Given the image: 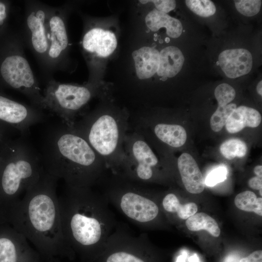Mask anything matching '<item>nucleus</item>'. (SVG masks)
I'll list each match as a JSON object with an SVG mask.
<instances>
[{"mask_svg": "<svg viewBox=\"0 0 262 262\" xmlns=\"http://www.w3.org/2000/svg\"><path fill=\"white\" fill-rule=\"evenodd\" d=\"M162 206L166 213L176 214L182 219H187L197 211V206L194 202L181 204L177 196L173 193L166 194L162 200Z\"/></svg>", "mask_w": 262, "mask_h": 262, "instance_id": "nucleus-22", "label": "nucleus"}, {"mask_svg": "<svg viewBox=\"0 0 262 262\" xmlns=\"http://www.w3.org/2000/svg\"><path fill=\"white\" fill-rule=\"evenodd\" d=\"M125 159L117 174L134 182L144 184L156 178L159 159L142 135L131 131L124 142Z\"/></svg>", "mask_w": 262, "mask_h": 262, "instance_id": "nucleus-9", "label": "nucleus"}, {"mask_svg": "<svg viewBox=\"0 0 262 262\" xmlns=\"http://www.w3.org/2000/svg\"><path fill=\"white\" fill-rule=\"evenodd\" d=\"M38 153L45 170L68 186L93 187L108 170L86 140L62 120L47 129Z\"/></svg>", "mask_w": 262, "mask_h": 262, "instance_id": "nucleus-3", "label": "nucleus"}, {"mask_svg": "<svg viewBox=\"0 0 262 262\" xmlns=\"http://www.w3.org/2000/svg\"><path fill=\"white\" fill-rule=\"evenodd\" d=\"M249 187L254 190H260L262 189V180L261 178L257 176L250 179L248 181Z\"/></svg>", "mask_w": 262, "mask_h": 262, "instance_id": "nucleus-35", "label": "nucleus"}, {"mask_svg": "<svg viewBox=\"0 0 262 262\" xmlns=\"http://www.w3.org/2000/svg\"><path fill=\"white\" fill-rule=\"evenodd\" d=\"M214 96L217 101L218 105H225L230 103L234 99L236 92L231 85L223 83L216 87Z\"/></svg>", "mask_w": 262, "mask_h": 262, "instance_id": "nucleus-28", "label": "nucleus"}, {"mask_svg": "<svg viewBox=\"0 0 262 262\" xmlns=\"http://www.w3.org/2000/svg\"><path fill=\"white\" fill-rule=\"evenodd\" d=\"M28 241L12 227L0 226V262H45Z\"/></svg>", "mask_w": 262, "mask_h": 262, "instance_id": "nucleus-13", "label": "nucleus"}, {"mask_svg": "<svg viewBox=\"0 0 262 262\" xmlns=\"http://www.w3.org/2000/svg\"><path fill=\"white\" fill-rule=\"evenodd\" d=\"M185 3L191 11L201 17L211 16L216 12V7L211 0H187Z\"/></svg>", "mask_w": 262, "mask_h": 262, "instance_id": "nucleus-27", "label": "nucleus"}, {"mask_svg": "<svg viewBox=\"0 0 262 262\" xmlns=\"http://www.w3.org/2000/svg\"><path fill=\"white\" fill-rule=\"evenodd\" d=\"M218 64L228 77L237 78L248 74L252 67V56L245 49H226L218 56Z\"/></svg>", "mask_w": 262, "mask_h": 262, "instance_id": "nucleus-15", "label": "nucleus"}, {"mask_svg": "<svg viewBox=\"0 0 262 262\" xmlns=\"http://www.w3.org/2000/svg\"><path fill=\"white\" fill-rule=\"evenodd\" d=\"M97 184L101 185L100 193L108 203L138 228L148 229L159 217V207L144 184L112 172L106 173Z\"/></svg>", "mask_w": 262, "mask_h": 262, "instance_id": "nucleus-6", "label": "nucleus"}, {"mask_svg": "<svg viewBox=\"0 0 262 262\" xmlns=\"http://www.w3.org/2000/svg\"><path fill=\"white\" fill-rule=\"evenodd\" d=\"M140 1L142 3L153 2L157 10L166 14L174 9L176 7V1L172 0H140Z\"/></svg>", "mask_w": 262, "mask_h": 262, "instance_id": "nucleus-32", "label": "nucleus"}, {"mask_svg": "<svg viewBox=\"0 0 262 262\" xmlns=\"http://www.w3.org/2000/svg\"><path fill=\"white\" fill-rule=\"evenodd\" d=\"M247 147L246 143L237 138H231L224 142L220 147L222 155L228 160L245 156Z\"/></svg>", "mask_w": 262, "mask_h": 262, "instance_id": "nucleus-25", "label": "nucleus"}, {"mask_svg": "<svg viewBox=\"0 0 262 262\" xmlns=\"http://www.w3.org/2000/svg\"><path fill=\"white\" fill-rule=\"evenodd\" d=\"M256 90L257 93L260 95L262 96V81H260L258 83Z\"/></svg>", "mask_w": 262, "mask_h": 262, "instance_id": "nucleus-37", "label": "nucleus"}, {"mask_svg": "<svg viewBox=\"0 0 262 262\" xmlns=\"http://www.w3.org/2000/svg\"><path fill=\"white\" fill-rule=\"evenodd\" d=\"M45 262H61L58 258H52L44 260Z\"/></svg>", "mask_w": 262, "mask_h": 262, "instance_id": "nucleus-38", "label": "nucleus"}, {"mask_svg": "<svg viewBox=\"0 0 262 262\" xmlns=\"http://www.w3.org/2000/svg\"><path fill=\"white\" fill-rule=\"evenodd\" d=\"M177 167L186 190L199 194L205 188V180L194 158L187 153H182L177 160Z\"/></svg>", "mask_w": 262, "mask_h": 262, "instance_id": "nucleus-17", "label": "nucleus"}, {"mask_svg": "<svg viewBox=\"0 0 262 262\" xmlns=\"http://www.w3.org/2000/svg\"><path fill=\"white\" fill-rule=\"evenodd\" d=\"M236 108V104L233 103L225 105H218L210 119V125L212 130L215 132L220 131Z\"/></svg>", "mask_w": 262, "mask_h": 262, "instance_id": "nucleus-26", "label": "nucleus"}, {"mask_svg": "<svg viewBox=\"0 0 262 262\" xmlns=\"http://www.w3.org/2000/svg\"><path fill=\"white\" fill-rule=\"evenodd\" d=\"M93 262H153V258L146 236L144 233L135 235L117 223Z\"/></svg>", "mask_w": 262, "mask_h": 262, "instance_id": "nucleus-10", "label": "nucleus"}, {"mask_svg": "<svg viewBox=\"0 0 262 262\" xmlns=\"http://www.w3.org/2000/svg\"><path fill=\"white\" fill-rule=\"evenodd\" d=\"M43 170L39 153L27 135L11 138L0 147V223Z\"/></svg>", "mask_w": 262, "mask_h": 262, "instance_id": "nucleus-4", "label": "nucleus"}, {"mask_svg": "<svg viewBox=\"0 0 262 262\" xmlns=\"http://www.w3.org/2000/svg\"><path fill=\"white\" fill-rule=\"evenodd\" d=\"M254 172L257 177L262 178V166L257 165L254 168Z\"/></svg>", "mask_w": 262, "mask_h": 262, "instance_id": "nucleus-36", "label": "nucleus"}, {"mask_svg": "<svg viewBox=\"0 0 262 262\" xmlns=\"http://www.w3.org/2000/svg\"><path fill=\"white\" fill-rule=\"evenodd\" d=\"M185 224L191 231L205 230L215 237L220 234V229L216 221L204 213H195L186 219Z\"/></svg>", "mask_w": 262, "mask_h": 262, "instance_id": "nucleus-23", "label": "nucleus"}, {"mask_svg": "<svg viewBox=\"0 0 262 262\" xmlns=\"http://www.w3.org/2000/svg\"><path fill=\"white\" fill-rule=\"evenodd\" d=\"M234 204L241 210L253 212L262 216V198L257 197L251 191H245L238 194L235 197Z\"/></svg>", "mask_w": 262, "mask_h": 262, "instance_id": "nucleus-24", "label": "nucleus"}, {"mask_svg": "<svg viewBox=\"0 0 262 262\" xmlns=\"http://www.w3.org/2000/svg\"><path fill=\"white\" fill-rule=\"evenodd\" d=\"M239 262H262V251L257 250L241 259Z\"/></svg>", "mask_w": 262, "mask_h": 262, "instance_id": "nucleus-34", "label": "nucleus"}, {"mask_svg": "<svg viewBox=\"0 0 262 262\" xmlns=\"http://www.w3.org/2000/svg\"><path fill=\"white\" fill-rule=\"evenodd\" d=\"M132 56L137 77L148 79L157 72L159 64V52L154 48L144 47L134 51Z\"/></svg>", "mask_w": 262, "mask_h": 262, "instance_id": "nucleus-18", "label": "nucleus"}, {"mask_svg": "<svg viewBox=\"0 0 262 262\" xmlns=\"http://www.w3.org/2000/svg\"><path fill=\"white\" fill-rule=\"evenodd\" d=\"M27 3L24 18L26 41L37 59L46 66L49 49L47 19L50 7L37 1Z\"/></svg>", "mask_w": 262, "mask_h": 262, "instance_id": "nucleus-11", "label": "nucleus"}, {"mask_svg": "<svg viewBox=\"0 0 262 262\" xmlns=\"http://www.w3.org/2000/svg\"><path fill=\"white\" fill-rule=\"evenodd\" d=\"M262 189L259 190V193H260V195L261 196H262Z\"/></svg>", "mask_w": 262, "mask_h": 262, "instance_id": "nucleus-39", "label": "nucleus"}, {"mask_svg": "<svg viewBox=\"0 0 262 262\" xmlns=\"http://www.w3.org/2000/svg\"><path fill=\"white\" fill-rule=\"evenodd\" d=\"M94 91L89 86L50 79L43 95L44 109L55 113L67 125L72 126L78 115L92 98Z\"/></svg>", "mask_w": 262, "mask_h": 262, "instance_id": "nucleus-8", "label": "nucleus"}, {"mask_svg": "<svg viewBox=\"0 0 262 262\" xmlns=\"http://www.w3.org/2000/svg\"><path fill=\"white\" fill-rule=\"evenodd\" d=\"M58 201L66 243L82 262H93L117 224L109 204L92 187L67 185Z\"/></svg>", "mask_w": 262, "mask_h": 262, "instance_id": "nucleus-2", "label": "nucleus"}, {"mask_svg": "<svg viewBox=\"0 0 262 262\" xmlns=\"http://www.w3.org/2000/svg\"><path fill=\"white\" fill-rule=\"evenodd\" d=\"M58 180L44 169L38 180L9 210L1 223L11 224L33 245L44 259L73 260L76 255L62 231Z\"/></svg>", "mask_w": 262, "mask_h": 262, "instance_id": "nucleus-1", "label": "nucleus"}, {"mask_svg": "<svg viewBox=\"0 0 262 262\" xmlns=\"http://www.w3.org/2000/svg\"><path fill=\"white\" fill-rule=\"evenodd\" d=\"M130 115L114 108H100L85 114L71 126L104 162L118 173L125 159L124 142L129 131Z\"/></svg>", "mask_w": 262, "mask_h": 262, "instance_id": "nucleus-5", "label": "nucleus"}, {"mask_svg": "<svg viewBox=\"0 0 262 262\" xmlns=\"http://www.w3.org/2000/svg\"><path fill=\"white\" fill-rule=\"evenodd\" d=\"M145 21L147 27L152 31L165 28L167 34L172 38L179 37L182 32V25L179 20L157 9L150 11L146 16Z\"/></svg>", "mask_w": 262, "mask_h": 262, "instance_id": "nucleus-21", "label": "nucleus"}, {"mask_svg": "<svg viewBox=\"0 0 262 262\" xmlns=\"http://www.w3.org/2000/svg\"><path fill=\"white\" fill-rule=\"evenodd\" d=\"M262 2L260 0H234L237 10L246 16H252L257 15L260 10Z\"/></svg>", "mask_w": 262, "mask_h": 262, "instance_id": "nucleus-29", "label": "nucleus"}, {"mask_svg": "<svg viewBox=\"0 0 262 262\" xmlns=\"http://www.w3.org/2000/svg\"><path fill=\"white\" fill-rule=\"evenodd\" d=\"M47 28L49 49L46 67L61 68L68 46L65 16L61 8L49 7Z\"/></svg>", "mask_w": 262, "mask_h": 262, "instance_id": "nucleus-14", "label": "nucleus"}, {"mask_svg": "<svg viewBox=\"0 0 262 262\" xmlns=\"http://www.w3.org/2000/svg\"><path fill=\"white\" fill-rule=\"evenodd\" d=\"M11 2L0 0V40L8 33V21L10 12Z\"/></svg>", "mask_w": 262, "mask_h": 262, "instance_id": "nucleus-30", "label": "nucleus"}, {"mask_svg": "<svg viewBox=\"0 0 262 262\" xmlns=\"http://www.w3.org/2000/svg\"><path fill=\"white\" fill-rule=\"evenodd\" d=\"M15 131L0 123V147L10 139V134Z\"/></svg>", "mask_w": 262, "mask_h": 262, "instance_id": "nucleus-33", "label": "nucleus"}, {"mask_svg": "<svg viewBox=\"0 0 262 262\" xmlns=\"http://www.w3.org/2000/svg\"><path fill=\"white\" fill-rule=\"evenodd\" d=\"M82 45L84 51L88 54L107 57L115 49L117 41L112 32L99 28H93L84 33Z\"/></svg>", "mask_w": 262, "mask_h": 262, "instance_id": "nucleus-16", "label": "nucleus"}, {"mask_svg": "<svg viewBox=\"0 0 262 262\" xmlns=\"http://www.w3.org/2000/svg\"><path fill=\"white\" fill-rule=\"evenodd\" d=\"M3 88L20 92L32 106L44 110V97L24 55L21 41L9 33L0 40V90Z\"/></svg>", "mask_w": 262, "mask_h": 262, "instance_id": "nucleus-7", "label": "nucleus"}, {"mask_svg": "<svg viewBox=\"0 0 262 262\" xmlns=\"http://www.w3.org/2000/svg\"><path fill=\"white\" fill-rule=\"evenodd\" d=\"M227 170L225 167L219 166L212 170L207 176L205 184L208 186H213L223 181L226 179Z\"/></svg>", "mask_w": 262, "mask_h": 262, "instance_id": "nucleus-31", "label": "nucleus"}, {"mask_svg": "<svg viewBox=\"0 0 262 262\" xmlns=\"http://www.w3.org/2000/svg\"><path fill=\"white\" fill-rule=\"evenodd\" d=\"M45 115L42 111L33 106L16 101L0 90V123L27 135L30 128L43 121Z\"/></svg>", "mask_w": 262, "mask_h": 262, "instance_id": "nucleus-12", "label": "nucleus"}, {"mask_svg": "<svg viewBox=\"0 0 262 262\" xmlns=\"http://www.w3.org/2000/svg\"><path fill=\"white\" fill-rule=\"evenodd\" d=\"M262 121V116L256 109L246 106L237 107L228 118L226 129L230 133L240 131L246 127L256 128Z\"/></svg>", "mask_w": 262, "mask_h": 262, "instance_id": "nucleus-19", "label": "nucleus"}, {"mask_svg": "<svg viewBox=\"0 0 262 262\" xmlns=\"http://www.w3.org/2000/svg\"><path fill=\"white\" fill-rule=\"evenodd\" d=\"M184 62V56L179 48L175 46L167 47L159 52L157 73L161 77H173L180 71Z\"/></svg>", "mask_w": 262, "mask_h": 262, "instance_id": "nucleus-20", "label": "nucleus"}]
</instances>
